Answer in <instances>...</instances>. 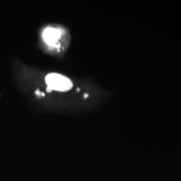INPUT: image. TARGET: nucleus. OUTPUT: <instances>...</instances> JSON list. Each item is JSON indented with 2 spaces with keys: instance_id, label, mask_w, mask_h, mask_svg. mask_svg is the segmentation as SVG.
<instances>
[{
  "instance_id": "f257e3e1",
  "label": "nucleus",
  "mask_w": 181,
  "mask_h": 181,
  "mask_svg": "<svg viewBox=\"0 0 181 181\" xmlns=\"http://www.w3.org/2000/svg\"><path fill=\"white\" fill-rule=\"evenodd\" d=\"M46 83L48 87L52 90L65 92L69 90L73 87L72 81L67 77L58 74V73H50L45 78Z\"/></svg>"
},
{
  "instance_id": "f03ea898",
  "label": "nucleus",
  "mask_w": 181,
  "mask_h": 181,
  "mask_svg": "<svg viewBox=\"0 0 181 181\" xmlns=\"http://www.w3.org/2000/svg\"><path fill=\"white\" fill-rule=\"evenodd\" d=\"M60 37V32L57 29L53 28H48L44 30L43 32V38L47 44L49 46H56L57 42Z\"/></svg>"
},
{
  "instance_id": "7ed1b4c3",
  "label": "nucleus",
  "mask_w": 181,
  "mask_h": 181,
  "mask_svg": "<svg viewBox=\"0 0 181 181\" xmlns=\"http://www.w3.org/2000/svg\"><path fill=\"white\" fill-rule=\"evenodd\" d=\"M47 91H48V92H51V91H52V90H51L50 88L47 87Z\"/></svg>"
}]
</instances>
